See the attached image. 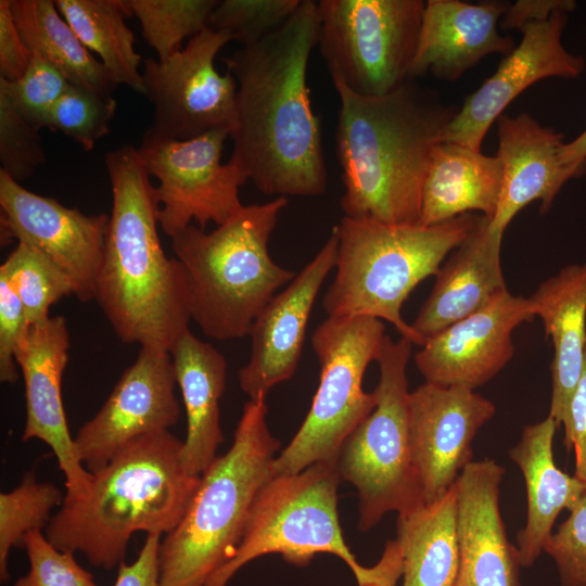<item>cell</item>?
I'll use <instances>...</instances> for the list:
<instances>
[{"mask_svg":"<svg viewBox=\"0 0 586 586\" xmlns=\"http://www.w3.org/2000/svg\"><path fill=\"white\" fill-rule=\"evenodd\" d=\"M569 13L525 25L519 46L500 62L496 72L469 94L447 125L443 142L481 151L482 142L504 110L526 88L548 77L576 78L585 61L570 53L561 37Z\"/></svg>","mask_w":586,"mask_h":586,"instance_id":"17","label":"cell"},{"mask_svg":"<svg viewBox=\"0 0 586 586\" xmlns=\"http://www.w3.org/2000/svg\"><path fill=\"white\" fill-rule=\"evenodd\" d=\"M508 8L502 1H425L410 78L431 73L436 78L455 81L492 53L509 55L515 43L497 29Z\"/></svg>","mask_w":586,"mask_h":586,"instance_id":"22","label":"cell"},{"mask_svg":"<svg viewBox=\"0 0 586 586\" xmlns=\"http://www.w3.org/2000/svg\"><path fill=\"white\" fill-rule=\"evenodd\" d=\"M67 78L49 61L31 53L24 75L14 81L0 78V92L33 127L46 128L49 114L69 87Z\"/></svg>","mask_w":586,"mask_h":586,"instance_id":"37","label":"cell"},{"mask_svg":"<svg viewBox=\"0 0 586 586\" xmlns=\"http://www.w3.org/2000/svg\"><path fill=\"white\" fill-rule=\"evenodd\" d=\"M31 53L15 25L11 0H0V78L14 81L26 72Z\"/></svg>","mask_w":586,"mask_h":586,"instance_id":"43","label":"cell"},{"mask_svg":"<svg viewBox=\"0 0 586 586\" xmlns=\"http://www.w3.org/2000/svg\"><path fill=\"white\" fill-rule=\"evenodd\" d=\"M0 277L20 298L29 324L46 321L51 305L74 293L71 280L58 267L23 243L1 264Z\"/></svg>","mask_w":586,"mask_h":586,"instance_id":"34","label":"cell"},{"mask_svg":"<svg viewBox=\"0 0 586 586\" xmlns=\"http://www.w3.org/2000/svg\"><path fill=\"white\" fill-rule=\"evenodd\" d=\"M557 428L549 416L528 424L519 443L508 451L522 472L526 488V522L518 532L515 545L522 568L535 563L544 552L559 513L569 510L586 491V484L560 470L555 462Z\"/></svg>","mask_w":586,"mask_h":586,"instance_id":"25","label":"cell"},{"mask_svg":"<svg viewBox=\"0 0 586 586\" xmlns=\"http://www.w3.org/2000/svg\"><path fill=\"white\" fill-rule=\"evenodd\" d=\"M570 515L545 544L561 586H586V491L569 509Z\"/></svg>","mask_w":586,"mask_h":586,"instance_id":"40","label":"cell"},{"mask_svg":"<svg viewBox=\"0 0 586 586\" xmlns=\"http://www.w3.org/2000/svg\"><path fill=\"white\" fill-rule=\"evenodd\" d=\"M233 36L206 27L166 61L145 59L144 95L154 106L150 127L175 140H188L237 123L234 77L221 75L215 58Z\"/></svg>","mask_w":586,"mask_h":586,"instance_id":"13","label":"cell"},{"mask_svg":"<svg viewBox=\"0 0 586 586\" xmlns=\"http://www.w3.org/2000/svg\"><path fill=\"white\" fill-rule=\"evenodd\" d=\"M104 162L113 204L95 301L122 342L169 351L192 319L187 275L162 247L156 188L138 150L122 145Z\"/></svg>","mask_w":586,"mask_h":586,"instance_id":"3","label":"cell"},{"mask_svg":"<svg viewBox=\"0 0 586 586\" xmlns=\"http://www.w3.org/2000/svg\"><path fill=\"white\" fill-rule=\"evenodd\" d=\"M576 2L572 0H519L509 5L502 16L501 27L521 30L525 25L549 18L555 12H572Z\"/></svg>","mask_w":586,"mask_h":586,"instance_id":"45","label":"cell"},{"mask_svg":"<svg viewBox=\"0 0 586 586\" xmlns=\"http://www.w3.org/2000/svg\"><path fill=\"white\" fill-rule=\"evenodd\" d=\"M502 180V164L497 155L441 142L425 175L420 225L434 226L473 212L492 220L499 205Z\"/></svg>","mask_w":586,"mask_h":586,"instance_id":"28","label":"cell"},{"mask_svg":"<svg viewBox=\"0 0 586 586\" xmlns=\"http://www.w3.org/2000/svg\"><path fill=\"white\" fill-rule=\"evenodd\" d=\"M302 0H221L212 11L207 27L227 31L234 41L254 44L284 24Z\"/></svg>","mask_w":586,"mask_h":586,"instance_id":"36","label":"cell"},{"mask_svg":"<svg viewBox=\"0 0 586 586\" xmlns=\"http://www.w3.org/2000/svg\"><path fill=\"white\" fill-rule=\"evenodd\" d=\"M336 460L319 461L294 474L271 475L252 502L235 551L205 586H227L244 565L273 553L296 566L308 565L318 553H330L354 575L361 564L345 543L339 521L342 479Z\"/></svg>","mask_w":586,"mask_h":586,"instance_id":"9","label":"cell"},{"mask_svg":"<svg viewBox=\"0 0 586 586\" xmlns=\"http://www.w3.org/2000/svg\"><path fill=\"white\" fill-rule=\"evenodd\" d=\"M175 385L169 351L141 346L101 409L74 437L84 467L97 472L135 440L169 431L180 417Z\"/></svg>","mask_w":586,"mask_h":586,"instance_id":"15","label":"cell"},{"mask_svg":"<svg viewBox=\"0 0 586 586\" xmlns=\"http://www.w3.org/2000/svg\"><path fill=\"white\" fill-rule=\"evenodd\" d=\"M553 345L549 417L562 425L586 351V262L563 267L527 298Z\"/></svg>","mask_w":586,"mask_h":586,"instance_id":"27","label":"cell"},{"mask_svg":"<svg viewBox=\"0 0 586 586\" xmlns=\"http://www.w3.org/2000/svg\"><path fill=\"white\" fill-rule=\"evenodd\" d=\"M412 343L384 337L375 361L379 382L374 409L343 443L337 456L342 481L358 492V530L373 528L392 511L405 513L424 505L412 461L407 365Z\"/></svg>","mask_w":586,"mask_h":586,"instance_id":"8","label":"cell"},{"mask_svg":"<svg viewBox=\"0 0 586 586\" xmlns=\"http://www.w3.org/2000/svg\"><path fill=\"white\" fill-rule=\"evenodd\" d=\"M564 444L575 456L574 476L586 484V351L578 382L571 395L563 422Z\"/></svg>","mask_w":586,"mask_h":586,"instance_id":"42","label":"cell"},{"mask_svg":"<svg viewBox=\"0 0 586 586\" xmlns=\"http://www.w3.org/2000/svg\"><path fill=\"white\" fill-rule=\"evenodd\" d=\"M64 496L52 483L39 482L33 471L26 472L20 484L0 494V581L10 578L9 556L12 549L23 547L25 536L31 531H43L55 507H61Z\"/></svg>","mask_w":586,"mask_h":586,"instance_id":"32","label":"cell"},{"mask_svg":"<svg viewBox=\"0 0 586 586\" xmlns=\"http://www.w3.org/2000/svg\"><path fill=\"white\" fill-rule=\"evenodd\" d=\"M217 0H124L129 15L140 23L141 34L158 61L180 51L184 38L207 27Z\"/></svg>","mask_w":586,"mask_h":586,"instance_id":"33","label":"cell"},{"mask_svg":"<svg viewBox=\"0 0 586 586\" xmlns=\"http://www.w3.org/2000/svg\"><path fill=\"white\" fill-rule=\"evenodd\" d=\"M29 569L13 586H98L74 553L54 547L42 531L29 532L24 539Z\"/></svg>","mask_w":586,"mask_h":586,"instance_id":"39","label":"cell"},{"mask_svg":"<svg viewBox=\"0 0 586 586\" xmlns=\"http://www.w3.org/2000/svg\"><path fill=\"white\" fill-rule=\"evenodd\" d=\"M456 509L454 484L438 500L398 513L395 539L403 557L402 586H457Z\"/></svg>","mask_w":586,"mask_h":586,"instance_id":"29","label":"cell"},{"mask_svg":"<svg viewBox=\"0 0 586 586\" xmlns=\"http://www.w3.org/2000/svg\"><path fill=\"white\" fill-rule=\"evenodd\" d=\"M68 348L66 319L49 317L29 324L16 348L15 360L25 383L27 415L22 438H37L50 446L65 476L64 500H76L87 494L92 473L77 456L62 402L61 383Z\"/></svg>","mask_w":586,"mask_h":586,"instance_id":"19","label":"cell"},{"mask_svg":"<svg viewBox=\"0 0 586 586\" xmlns=\"http://www.w3.org/2000/svg\"><path fill=\"white\" fill-rule=\"evenodd\" d=\"M266 396L245 403L231 447L201 475L178 525L161 539L162 586H205L241 542L252 502L280 448L267 424Z\"/></svg>","mask_w":586,"mask_h":586,"instance_id":"7","label":"cell"},{"mask_svg":"<svg viewBox=\"0 0 586 586\" xmlns=\"http://www.w3.org/2000/svg\"><path fill=\"white\" fill-rule=\"evenodd\" d=\"M169 354L187 415L181 462L190 475L201 476L225 441L219 400L226 387L227 362L218 349L190 330L177 339Z\"/></svg>","mask_w":586,"mask_h":586,"instance_id":"26","label":"cell"},{"mask_svg":"<svg viewBox=\"0 0 586 586\" xmlns=\"http://www.w3.org/2000/svg\"><path fill=\"white\" fill-rule=\"evenodd\" d=\"M334 88L340 98L335 150L344 216L420 225L428 168L459 109L415 79L381 97Z\"/></svg>","mask_w":586,"mask_h":586,"instance_id":"2","label":"cell"},{"mask_svg":"<svg viewBox=\"0 0 586 586\" xmlns=\"http://www.w3.org/2000/svg\"><path fill=\"white\" fill-rule=\"evenodd\" d=\"M496 122L504 180L489 226L504 234L513 217L533 201L539 200L540 213L546 214L563 184L574 176L559 160L563 133L542 126L526 113L514 117L502 113Z\"/></svg>","mask_w":586,"mask_h":586,"instance_id":"23","label":"cell"},{"mask_svg":"<svg viewBox=\"0 0 586 586\" xmlns=\"http://www.w3.org/2000/svg\"><path fill=\"white\" fill-rule=\"evenodd\" d=\"M468 213L434 225H393L343 216L336 272L322 298L328 317L368 316L386 320L412 344L424 340L402 316L413 289L436 275L445 257L479 226Z\"/></svg>","mask_w":586,"mask_h":586,"instance_id":"6","label":"cell"},{"mask_svg":"<svg viewBox=\"0 0 586 586\" xmlns=\"http://www.w3.org/2000/svg\"><path fill=\"white\" fill-rule=\"evenodd\" d=\"M496 412L475 390L424 383L408 399L412 461L424 504L442 498L472 460V441Z\"/></svg>","mask_w":586,"mask_h":586,"instance_id":"16","label":"cell"},{"mask_svg":"<svg viewBox=\"0 0 586 586\" xmlns=\"http://www.w3.org/2000/svg\"><path fill=\"white\" fill-rule=\"evenodd\" d=\"M318 1L224 62L235 79L237 123L228 162L268 195L318 196L327 189L321 130L307 69L318 42Z\"/></svg>","mask_w":586,"mask_h":586,"instance_id":"1","label":"cell"},{"mask_svg":"<svg viewBox=\"0 0 586 586\" xmlns=\"http://www.w3.org/2000/svg\"><path fill=\"white\" fill-rule=\"evenodd\" d=\"M279 196L243 205L212 232L190 225L171 239L175 257L187 275L191 317L217 341L249 335L264 307L295 273L275 263L268 243L288 205Z\"/></svg>","mask_w":586,"mask_h":586,"instance_id":"5","label":"cell"},{"mask_svg":"<svg viewBox=\"0 0 586 586\" xmlns=\"http://www.w3.org/2000/svg\"><path fill=\"white\" fill-rule=\"evenodd\" d=\"M502 237L484 216L441 266L435 284L411 324L424 341L507 290L500 260Z\"/></svg>","mask_w":586,"mask_h":586,"instance_id":"24","label":"cell"},{"mask_svg":"<svg viewBox=\"0 0 586 586\" xmlns=\"http://www.w3.org/2000/svg\"><path fill=\"white\" fill-rule=\"evenodd\" d=\"M47 161L39 130L0 92V170L21 183Z\"/></svg>","mask_w":586,"mask_h":586,"instance_id":"38","label":"cell"},{"mask_svg":"<svg viewBox=\"0 0 586 586\" xmlns=\"http://www.w3.org/2000/svg\"><path fill=\"white\" fill-rule=\"evenodd\" d=\"M424 5L422 0L318 1L317 44L333 85L381 97L411 79Z\"/></svg>","mask_w":586,"mask_h":586,"instance_id":"11","label":"cell"},{"mask_svg":"<svg viewBox=\"0 0 586 586\" xmlns=\"http://www.w3.org/2000/svg\"><path fill=\"white\" fill-rule=\"evenodd\" d=\"M385 336L382 320L368 316L328 317L316 328L311 345L319 385L301 428L273 459L271 475L337 459L345 440L375 407V394L364 391L362 380Z\"/></svg>","mask_w":586,"mask_h":586,"instance_id":"10","label":"cell"},{"mask_svg":"<svg viewBox=\"0 0 586 586\" xmlns=\"http://www.w3.org/2000/svg\"><path fill=\"white\" fill-rule=\"evenodd\" d=\"M559 160L563 167L575 177L586 171V129L571 142H564L559 150Z\"/></svg>","mask_w":586,"mask_h":586,"instance_id":"47","label":"cell"},{"mask_svg":"<svg viewBox=\"0 0 586 586\" xmlns=\"http://www.w3.org/2000/svg\"><path fill=\"white\" fill-rule=\"evenodd\" d=\"M403 575V557L396 539L386 542L383 553L372 566H364L354 574L358 586H396Z\"/></svg>","mask_w":586,"mask_h":586,"instance_id":"46","label":"cell"},{"mask_svg":"<svg viewBox=\"0 0 586 586\" xmlns=\"http://www.w3.org/2000/svg\"><path fill=\"white\" fill-rule=\"evenodd\" d=\"M181 449L169 431L128 444L92 473L82 498L63 500L43 531L47 539L95 568H118L136 532L166 535L182 519L201 476L186 471Z\"/></svg>","mask_w":586,"mask_h":586,"instance_id":"4","label":"cell"},{"mask_svg":"<svg viewBox=\"0 0 586 586\" xmlns=\"http://www.w3.org/2000/svg\"><path fill=\"white\" fill-rule=\"evenodd\" d=\"M162 535L146 534L135 561L118 566L113 586H162L160 582L158 549Z\"/></svg>","mask_w":586,"mask_h":586,"instance_id":"44","label":"cell"},{"mask_svg":"<svg viewBox=\"0 0 586 586\" xmlns=\"http://www.w3.org/2000/svg\"><path fill=\"white\" fill-rule=\"evenodd\" d=\"M504 475V467L484 458L466 466L455 483L457 586H521L518 550L508 540L499 508Z\"/></svg>","mask_w":586,"mask_h":586,"instance_id":"21","label":"cell"},{"mask_svg":"<svg viewBox=\"0 0 586 586\" xmlns=\"http://www.w3.org/2000/svg\"><path fill=\"white\" fill-rule=\"evenodd\" d=\"M1 242L16 239L58 267L80 302L95 300L110 216L85 214L23 188L0 170Z\"/></svg>","mask_w":586,"mask_h":586,"instance_id":"14","label":"cell"},{"mask_svg":"<svg viewBox=\"0 0 586 586\" xmlns=\"http://www.w3.org/2000/svg\"><path fill=\"white\" fill-rule=\"evenodd\" d=\"M230 130L175 140L150 127L137 148L150 176L158 180V224L173 238L192 221L205 230L208 222L222 225L242 207L239 189L246 177L221 154Z\"/></svg>","mask_w":586,"mask_h":586,"instance_id":"12","label":"cell"},{"mask_svg":"<svg viewBox=\"0 0 586 586\" xmlns=\"http://www.w3.org/2000/svg\"><path fill=\"white\" fill-rule=\"evenodd\" d=\"M29 323L25 309L10 288L0 277V381L14 383L18 379L15 352L25 336Z\"/></svg>","mask_w":586,"mask_h":586,"instance_id":"41","label":"cell"},{"mask_svg":"<svg viewBox=\"0 0 586 586\" xmlns=\"http://www.w3.org/2000/svg\"><path fill=\"white\" fill-rule=\"evenodd\" d=\"M533 318L527 298L504 290L480 310L426 339L415 354L416 366L426 383L475 390L511 360L514 329Z\"/></svg>","mask_w":586,"mask_h":586,"instance_id":"18","label":"cell"},{"mask_svg":"<svg viewBox=\"0 0 586 586\" xmlns=\"http://www.w3.org/2000/svg\"><path fill=\"white\" fill-rule=\"evenodd\" d=\"M55 5L81 43L100 55L115 84L144 95L142 56L124 20L130 16L124 0H55Z\"/></svg>","mask_w":586,"mask_h":586,"instance_id":"31","label":"cell"},{"mask_svg":"<svg viewBox=\"0 0 586 586\" xmlns=\"http://www.w3.org/2000/svg\"><path fill=\"white\" fill-rule=\"evenodd\" d=\"M337 247V230L333 227L315 257L256 317L249 333L251 356L238 372L239 385L250 399L267 395L294 374L316 297L335 268Z\"/></svg>","mask_w":586,"mask_h":586,"instance_id":"20","label":"cell"},{"mask_svg":"<svg viewBox=\"0 0 586 586\" xmlns=\"http://www.w3.org/2000/svg\"><path fill=\"white\" fill-rule=\"evenodd\" d=\"M18 33L29 49L53 64L71 85L112 95L116 84L81 43L53 0H11Z\"/></svg>","mask_w":586,"mask_h":586,"instance_id":"30","label":"cell"},{"mask_svg":"<svg viewBox=\"0 0 586 586\" xmlns=\"http://www.w3.org/2000/svg\"><path fill=\"white\" fill-rule=\"evenodd\" d=\"M116 107L112 95L69 85L52 107L46 128L62 132L89 152L110 133Z\"/></svg>","mask_w":586,"mask_h":586,"instance_id":"35","label":"cell"}]
</instances>
